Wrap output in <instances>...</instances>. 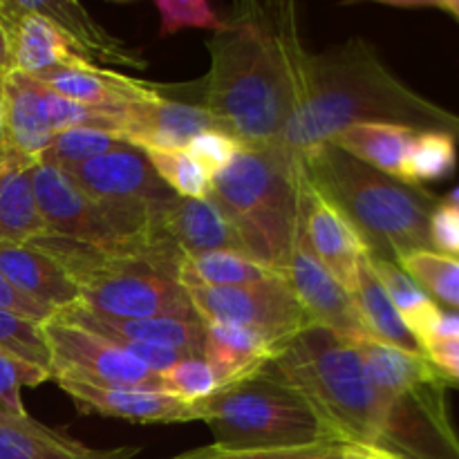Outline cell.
<instances>
[{
	"mask_svg": "<svg viewBox=\"0 0 459 459\" xmlns=\"http://www.w3.org/2000/svg\"><path fill=\"white\" fill-rule=\"evenodd\" d=\"M209 52L206 110L240 146H273L309 85L294 3L238 4Z\"/></svg>",
	"mask_w": 459,
	"mask_h": 459,
	"instance_id": "cell-1",
	"label": "cell"
},
{
	"mask_svg": "<svg viewBox=\"0 0 459 459\" xmlns=\"http://www.w3.org/2000/svg\"><path fill=\"white\" fill-rule=\"evenodd\" d=\"M307 70V97L273 143L296 164L327 146L343 128L368 121L446 130L459 142V115L403 85L363 39L309 54Z\"/></svg>",
	"mask_w": 459,
	"mask_h": 459,
	"instance_id": "cell-2",
	"label": "cell"
},
{
	"mask_svg": "<svg viewBox=\"0 0 459 459\" xmlns=\"http://www.w3.org/2000/svg\"><path fill=\"white\" fill-rule=\"evenodd\" d=\"M309 182L354 224L377 258L397 263L430 247L429 222L437 197L421 186L388 178L341 148H318L300 161Z\"/></svg>",
	"mask_w": 459,
	"mask_h": 459,
	"instance_id": "cell-3",
	"label": "cell"
},
{
	"mask_svg": "<svg viewBox=\"0 0 459 459\" xmlns=\"http://www.w3.org/2000/svg\"><path fill=\"white\" fill-rule=\"evenodd\" d=\"M267 368L312 406L336 439L379 446L384 406L352 339L309 325L278 348Z\"/></svg>",
	"mask_w": 459,
	"mask_h": 459,
	"instance_id": "cell-4",
	"label": "cell"
},
{
	"mask_svg": "<svg viewBox=\"0 0 459 459\" xmlns=\"http://www.w3.org/2000/svg\"><path fill=\"white\" fill-rule=\"evenodd\" d=\"M300 175L303 166L278 146H242L211 179L209 197L233 224L245 254L281 276L300 240Z\"/></svg>",
	"mask_w": 459,
	"mask_h": 459,
	"instance_id": "cell-5",
	"label": "cell"
},
{
	"mask_svg": "<svg viewBox=\"0 0 459 459\" xmlns=\"http://www.w3.org/2000/svg\"><path fill=\"white\" fill-rule=\"evenodd\" d=\"M200 421L229 451L291 448L336 439L325 421L267 366L240 384L220 388L197 403Z\"/></svg>",
	"mask_w": 459,
	"mask_h": 459,
	"instance_id": "cell-6",
	"label": "cell"
},
{
	"mask_svg": "<svg viewBox=\"0 0 459 459\" xmlns=\"http://www.w3.org/2000/svg\"><path fill=\"white\" fill-rule=\"evenodd\" d=\"M63 173L97 204L128 245L137 249L175 245L166 233V218L178 195L157 178L142 148L126 143Z\"/></svg>",
	"mask_w": 459,
	"mask_h": 459,
	"instance_id": "cell-7",
	"label": "cell"
},
{
	"mask_svg": "<svg viewBox=\"0 0 459 459\" xmlns=\"http://www.w3.org/2000/svg\"><path fill=\"white\" fill-rule=\"evenodd\" d=\"M186 294L204 325L247 327L269 341L273 350L314 325L285 276L242 287H188Z\"/></svg>",
	"mask_w": 459,
	"mask_h": 459,
	"instance_id": "cell-8",
	"label": "cell"
},
{
	"mask_svg": "<svg viewBox=\"0 0 459 459\" xmlns=\"http://www.w3.org/2000/svg\"><path fill=\"white\" fill-rule=\"evenodd\" d=\"M48 345V370L54 381H88L99 385H130V388H161V377L143 368L115 341L99 336L85 327L52 316L40 323ZM166 393V390H164Z\"/></svg>",
	"mask_w": 459,
	"mask_h": 459,
	"instance_id": "cell-9",
	"label": "cell"
},
{
	"mask_svg": "<svg viewBox=\"0 0 459 459\" xmlns=\"http://www.w3.org/2000/svg\"><path fill=\"white\" fill-rule=\"evenodd\" d=\"M31 186H34L36 204H39L45 229H48L45 236L81 242V245L94 247L110 255H182V251L175 245L155 247V249H137V247L128 245L124 238L117 236V231L108 224L97 204L85 197V193L56 166L43 164V161L34 164Z\"/></svg>",
	"mask_w": 459,
	"mask_h": 459,
	"instance_id": "cell-10",
	"label": "cell"
},
{
	"mask_svg": "<svg viewBox=\"0 0 459 459\" xmlns=\"http://www.w3.org/2000/svg\"><path fill=\"white\" fill-rule=\"evenodd\" d=\"M300 231L309 251L352 294L359 264L370 255L354 224L312 182L300 175Z\"/></svg>",
	"mask_w": 459,
	"mask_h": 459,
	"instance_id": "cell-11",
	"label": "cell"
},
{
	"mask_svg": "<svg viewBox=\"0 0 459 459\" xmlns=\"http://www.w3.org/2000/svg\"><path fill=\"white\" fill-rule=\"evenodd\" d=\"M83 415L115 417L133 424H186L200 421L197 403L175 399L164 390L99 385L88 381H58Z\"/></svg>",
	"mask_w": 459,
	"mask_h": 459,
	"instance_id": "cell-12",
	"label": "cell"
},
{
	"mask_svg": "<svg viewBox=\"0 0 459 459\" xmlns=\"http://www.w3.org/2000/svg\"><path fill=\"white\" fill-rule=\"evenodd\" d=\"M285 278L314 325L327 327L345 339H368L357 307H354L352 294L309 251L307 242L303 240V231L291 254Z\"/></svg>",
	"mask_w": 459,
	"mask_h": 459,
	"instance_id": "cell-13",
	"label": "cell"
},
{
	"mask_svg": "<svg viewBox=\"0 0 459 459\" xmlns=\"http://www.w3.org/2000/svg\"><path fill=\"white\" fill-rule=\"evenodd\" d=\"M222 130V124L204 106L170 101L157 97L152 101L133 103L121 112L119 137L137 148H186L197 134ZM229 134V133H227Z\"/></svg>",
	"mask_w": 459,
	"mask_h": 459,
	"instance_id": "cell-14",
	"label": "cell"
},
{
	"mask_svg": "<svg viewBox=\"0 0 459 459\" xmlns=\"http://www.w3.org/2000/svg\"><path fill=\"white\" fill-rule=\"evenodd\" d=\"M54 316L85 327L99 336L115 341V343H148L161 348L179 350L191 357H202L204 352L206 325L200 318L184 321V318H112L92 312L81 303L61 309Z\"/></svg>",
	"mask_w": 459,
	"mask_h": 459,
	"instance_id": "cell-15",
	"label": "cell"
},
{
	"mask_svg": "<svg viewBox=\"0 0 459 459\" xmlns=\"http://www.w3.org/2000/svg\"><path fill=\"white\" fill-rule=\"evenodd\" d=\"M0 13L12 34L13 67L21 74L40 76L85 61L49 18L27 9L22 0H0Z\"/></svg>",
	"mask_w": 459,
	"mask_h": 459,
	"instance_id": "cell-16",
	"label": "cell"
},
{
	"mask_svg": "<svg viewBox=\"0 0 459 459\" xmlns=\"http://www.w3.org/2000/svg\"><path fill=\"white\" fill-rule=\"evenodd\" d=\"M40 83L48 85L58 97H65L70 101L81 103L99 110H126L133 103L152 101L161 97L155 85L143 83V81L126 76L121 72L106 70L94 63H79V65H67L49 70L45 74L34 76Z\"/></svg>",
	"mask_w": 459,
	"mask_h": 459,
	"instance_id": "cell-17",
	"label": "cell"
},
{
	"mask_svg": "<svg viewBox=\"0 0 459 459\" xmlns=\"http://www.w3.org/2000/svg\"><path fill=\"white\" fill-rule=\"evenodd\" d=\"M0 273L21 294L58 314L81 300L79 285L49 254L36 245L0 242Z\"/></svg>",
	"mask_w": 459,
	"mask_h": 459,
	"instance_id": "cell-18",
	"label": "cell"
},
{
	"mask_svg": "<svg viewBox=\"0 0 459 459\" xmlns=\"http://www.w3.org/2000/svg\"><path fill=\"white\" fill-rule=\"evenodd\" d=\"M4 90V152L30 164H39L49 148V128L43 106V83L34 76L12 72L3 81Z\"/></svg>",
	"mask_w": 459,
	"mask_h": 459,
	"instance_id": "cell-19",
	"label": "cell"
},
{
	"mask_svg": "<svg viewBox=\"0 0 459 459\" xmlns=\"http://www.w3.org/2000/svg\"><path fill=\"white\" fill-rule=\"evenodd\" d=\"M27 9L49 18L88 63H112L121 67H146L137 52L126 48L119 39L108 34L88 12L74 0H22Z\"/></svg>",
	"mask_w": 459,
	"mask_h": 459,
	"instance_id": "cell-20",
	"label": "cell"
},
{
	"mask_svg": "<svg viewBox=\"0 0 459 459\" xmlns=\"http://www.w3.org/2000/svg\"><path fill=\"white\" fill-rule=\"evenodd\" d=\"M166 233L182 251V255L211 254V251H233L247 255L233 224L211 197L204 200L178 197L166 218Z\"/></svg>",
	"mask_w": 459,
	"mask_h": 459,
	"instance_id": "cell-21",
	"label": "cell"
},
{
	"mask_svg": "<svg viewBox=\"0 0 459 459\" xmlns=\"http://www.w3.org/2000/svg\"><path fill=\"white\" fill-rule=\"evenodd\" d=\"M363 359V368L379 397L381 406L412 393L420 385L446 379L424 354H412L372 339L354 341ZM451 381V379H448Z\"/></svg>",
	"mask_w": 459,
	"mask_h": 459,
	"instance_id": "cell-22",
	"label": "cell"
},
{
	"mask_svg": "<svg viewBox=\"0 0 459 459\" xmlns=\"http://www.w3.org/2000/svg\"><path fill=\"white\" fill-rule=\"evenodd\" d=\"M273 352L276 350L272 348L269 341L247 327L224 325V323L206 325L202 359L213 370L220 388L240 384V381L258 375L272 361Z\"/></svg>",
	"mask_w": 459,
	"mask_h": 459,
	"instance_id": "cell-23",
	"label": "cell"
},
{
	"mask_svg": "<svg viewBox=\"0 0 459 459\" xmlns=\"http://www.w3.org/2000/svg\"><path fill=\"white\" fill-rule=\"evenodd\" d=\"M134 446L90 448L67 435L45 429L39 421L22 420L0 424V459H130Z\"/></svg>",
	"mask_w": 459,
	"mask_h": 459,
	"instance_id": "cell-24",
	"label": "cell"
},
{
	"mask_svg": "<svg viewBox=\"0 0 459 459\" xmlns=\"http://www.w3.org/2000/svg\"><path fill=\"white\" fill-rule=\"evenodd\" d=\"M417 133L420 130L411 126L368 121V124L348 126L336 133L330 143L370 169L403 182V166Z\"/></svg>",
	"mask_w": 459,
	"mask_h": 459,
	"instance_id": "cell-25",
	"label": "cell"
},
{
	"mask_svg": "<svg viewBox=\"0 0 459 459\" xmlns=\"http://www.w3.org/2000/svg\"><path fill=\"white\" fill-rule=\"evenodd\" d=\"M4 155L7 169L0 178V242L27 245L48 233L31 186L34 164L9 152Z\"/></svg>",
	"mask_w": 459,
	"mask_h": 459,
	"instance_id": "cell-26",
	"label": "cell"
},
{
	"mask_svg": "<svg viewBox=\"0 0 459 459\" xmlns=\"http://www.w3.org/2000/svg\"><path fill=\"white\" fill-rule=\"evenodd\" d=\"M352 300L368 339L377 341V343L393 345V348L399 350H406V352L412 354H424L421 352V345L411 334V330L403 325L402 316H399L393 300L388 299L385 290L381 287L379 278L372 272L370 255H366L361 260V264H359Z\"/></svg>",
	"mask_w": 459,
	"mask_h": 459,
	"instance_id": "cell-27",
	"label": "cell"
},
{
	"mask_svg": "<svg viewBox=\"0 0 459 459\" xmlns=\"http://www.w3.org/2000/svg\"><path fill=\"white\" fill-rule=\"evenodd\" d=\"M370 267L375 272V276L379 278L381 287L385 290L388 299L393 300L403 325L411 330L417 343L424 348L430 341V336H433L439 318H442V307L397 263H393V260L377 258V255L370 254Z\"/></svg>",
	"mask_w": 459,
	"mask_h": 459,
	"instance_id": "cell-28",
	"label": "cell"
},
{
	"mask_svg": "<svg viewBox=\"0 0 459 459\" xmlns=\"http://www.w3.org/2000/svg\"><path fill=\"white\" fill-rule=\"evenodd\" d=\"M276 276L281 273L269 272L249 255L233 254V251L184 255L178 272V281L184 290L188 287H242Z\"/></svg>",
	"mask_w": 459,
	"mask_h": 459,
	"instance_id": "cell-29",
	"label": "cell"
},
{
	"mask_svg": "<svg viewBox=\"0 0 459 459\" xmlns=\"http://www.w3.org/2000/svg\"><path fill=\"white\" fill-rule=\"evenodd\" d=\"M457 169V139L446 130H420L408 151L403 182L420 186L439 182Z\"/></svg>",
	"mask_w": 459,
	"mask_h": 459,
	"instance_id": "cell-30",
	"label": "cell"
},
{
	"mask_svg": "<svg viewBox=\"0 0 459 459\" xmlns=\"http://www.w3.org/2000/svg\"><path fill=\"white\" fill-rule=\"evenodd\" d=\"M397 264L435 303L459 309V258L426 249L402 255Z\"/></svg>",
	"mask_w": 459,
	"mask_h": 459,
	"instance_id": "cell-31",
	"label": "cell"
},
{
	"mask_svg": "<svg viewBox=\"0 0 459 459\" xmlns=\"http://www.w3.org/2000/svg\"><path fill=\"white\" fill-rule=\"evenodd\" d=\"M157 178L182 200H204L211 193V178L188 155L186 148H143Z\"/></svg>",
	"mask_w": 459,
	"mask_h": 459,
	"instance_id": "cell-32",
	"label": "cell"
},
{
	"mask_svg": "<svg viewBox=\"0 0 459 459\" xmlns=\"http://www.w3.org/2000/svg\"><path fill=\"white\" fill-rule=\"evenodd\" d=\"M126 146L117 134L106 133V130H92V128H72L61 130L52 137V143L40 157L43 164L56 166L61 170H70L74 166L92 161L97 157L108 155L112 151H119Z\"/></svg>",
	"mask_w": 459,
	"mask_h": 459,
	"instance_id": "cell-33",
	"label": "cell"
},
{
	"mask_svg": "<svg viewBox=\"0 0 459 459\" xmlns=\"http://www.w3.org/2000/svg\"><path fill=\"white\" fill-rule=\"evenodd\" d=\"M359 446L345 444L341 439H325V442L307 444V446L291 448H249V451H229L215 444L195 451L182 453L170 459H352Z\"/></svg>",
	"mask_w": 459,
	"mask_h": 459,
	"instance_id": "cell-34",
	"label": "cell"
},
{
	"mask_svg": "<svg viewBox=\"0 0 459 459\" xmlns=\"http://www.w3.org/2000/svg\"><path fill=\"white\" fill-rule=\"evenodd\" d=\"M43 106L45 117H48L49 128L54 134L61 130L72 128H92V130H106L119 137L121 130V112L115 110H99V108L81 106V103L70 101L65 97H58L56 92L43 85ZM121 139V137H119ZM124 142V139H121Z\"/></svg>",
	"mask_w": 459,
	"mask_h": 459,
	"instance_id": "cell-35",
	"label": "cell"
},
{
	"mask_svg": "<svg viewBox=\"0 0 459 459\" xmlns=\"http://www.w3.org/2000/svg\"><path fill=\"white\" fill-rule=\"evenodd\" d=\"M49 370L39 363L25 361L0 350V411L12 420H30L25 406H22L21 390L36 388V385L49 381Z\"/></svg>",
	"mask_w": 459,
	"mask_h": 459,
	"instance_id": "cell-36",
	"label": "cell"
},
{
	"mask_svg": "<svg viewBox=\"0 0 459 459\" xmlns=\"http://www.w3.org/2000/svg\"><path fill=\"white\" fill-rule=\"evenodd\" d=\"M161 388L175 399L200 403L220 390L213 370L202 357H188L161 375Z\"/></svg>",
	"mask_w": 459,
	"mask_h": 459,
	"instance_id": "cell-37",
	"label": "cell"
},
{
	"mask_svg": "<svg viewBox=\"0 0 459 459\" xmlns=\"http://www.w3.org/2000/svg\"><path fill=\"white\" fill-rule=\"evenodd\" d=\"M155 9L161 18L160 36L178 34L186 27L211 30L218 34L227 27V21L220 18V13L206 0H155Z\"/></svg>",
	"mask_w": 459,
	"mask_h": 459,
	"instance_id": "cell-38",
	"label": "cell"
},
{
	"mask_svg": "<svg viewBox=\"0 0 459 459\" xmlns=\"http://www.w3.org/2000/svg\"><path fill=\"white\" fill-rule=\"evenodd\" d=\"M0 350L45 368L49 363L40 323L16 316V314L0 312Z\"/></svg>",
	"mask_w": 459,
	"mask_h": 459,
	"instance_id": "cell-39",
	"label": "cell"
},
{
	"mask_svg": "<svg viewBox=\"0 0 459 459\" xmlns=\"http://www.w3.org/2000/svg\"><path fill=\"white\" fill-rule=\"evenodd\" d=\"M240 148L242 146L231 137V134L222 133V130H209V133L197 134V137L188 143L186 151L188 155L204 169V173L213 179L215 175H220L229 164H231L233 157L238 155Z\"/></svg>",
	"mask_w": 459,
	"mask_h": 459,
	"instance_id": "cell-40",
	"label": "cell"
},
{
	"mask_svg": "<svg viewBox=\"0 0 459 459\" xmlns=\"http://www.w3.org/2000/svg\"><path fill=\"white\" fill-rule=\"evenodd\" d=\"M429 233L433 251L459 258V188L437 202L430 213Z\"/></svg>",
	"mask_w": 459,
	"mask_h": 459,
	"instance_id": "cell-41",
	"label": "cell"
},
{
	"mask_svg": "<svg viewBox=\"0 0 459 459\" xmlns=\"http://www.w3.org/2000/svg\"><path fill=\"white\" fill-rule=\"evenodd\" d=\"M0 312L16 314V316L30 318V321L36 323H45L48 318L54 316L52 309L36 303V300L27 299L25 294H21L3 273H0Z\"/></svg>",
	"mask_w": 459,
	"mask_h": 459,
	"instance_id": "cell-42",
	"label": "cell"
},
{
	"mask_svg": "<svg viewBox=\"0 0 459 459\" xmlns=\"http://www.w3.org/2000/svg\"><path fill=\"white\" fill-rule=\"evenodd\" d=\"M119 348H124L130 357L137 359L143 368H148L155 375H164L166 370H170L173 366H178L179 361L188 359L191 354H184L179 350L161 348V345H148V343H117Z\"/></svg>",
	"mask_w": 459,
	"mask_h": 459,
	"instance_id": "cell-43",
	"label": "cell"
},
{
	"mask_svg": "<svg viewBox=\"0 0 459 459\" xmlns=\"http://www.w3.org/2000/svg\"><path fill=\"white\" fill-rule=\"evenodd\" d=\"M424 357L446 379L459 381V336H444V339L429 341L424 345Z\"/></svg>",
	"mask_w": 459,
	"mask_h": 459,
	"instance_id": "cell-44",
	"label": "cell"
},
{
	"mask_svg": "<svg viewBox=\"0 0 459 459\" xmlns=\"http://www.w3.org/2000/svg\"><path fill=\"white\" fill-rule=\"evenodd\" d=\"M12 72H16V67H13L12 34H9L7 22H4L3 13H0V81L7 79Z\"/></svg>",
	"mask_w": 459,
	"mask_h": 459,
	"instance_id": "cell-45",
	"label": "cell"
},
{
	"mask_svg": "<svg viewBox=\"0 0 459 459\" xmlns=\"http://www.w3.org/2000/svg\"><path fill=\"white\" fill-rule=\"evenodd\" d=\"M403 7H433L442 9V12L451 13L453 18L459 21V0H435V3H406Z\"/></svg>",
	"mask_w": 459,
	"mask_h": 459,
	"instance_id": "cell-46",
	"label": "cell"
},
{
	"mask_svg": "<svg viewBox=\"0 0 459 459\" xmlns=\"http://www.w3.org/2000/svg\"><path fill=\"white\" fill-rule=\"evenodd\" d=\"M352 459H402V457H394V455H390V453L377 451V448L359 446L357 453L352 455Z\"/></svg>",
	"mask_w": 459,
	"mask_h": 459,
	"instance_id": "cell-47",
	"label": "cell"
},
{
	"mask_svg": "<svg viewBox=\"0 0 459 459\" xmlns=\"http://www.w3.org/2000/svg\"><path fill=\"white\" fill-rule=\"evenodd\" d=\"M4 152V90L0 81V155Z\"/></svg>",
	"mask_w": 459,
	"mask_h": 459,
	"instance_id": "cell-48",
	"label": "cell"
},
{
	"mask_svg": "<svg viewBox=\"0 0 459 459\" xmlns=\"http://www.w3.org/2000/svg\"><path fill=\"white\" fill-rule=\"evenodd\" d=\"M4 169H7V155H0V178H3V173H4Z\"/></svg>",
	"mask_w": 459,
	"mask_h": 459,
	"instance_id": "cell-49",
	"label": "cell"
},
{
	"mask_svg": "<svg viewBox=\"0 0 459 459\" xmlns=\"http://www.w3.org/2000/svg\"><path fill=\"white\" fill-rule=\"evenodd\" d=\"M7 421H21V420H12V417L4 415V412L0 411V424H7Z\"/></svg>",
	"mask_w": 459,
	"mask_h": 459,
	"instance_id": "cell-50",
	"label": "cell"
}]
</instances>
